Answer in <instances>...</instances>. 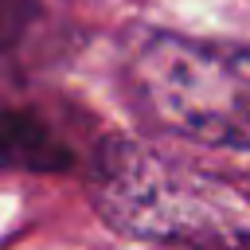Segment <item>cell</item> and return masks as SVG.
Segmentation results:
<instances>
[{
    "instance_id": "obj_1",
    "label": "cell",
    "mask_w": 250,
    "mask_h": 250,
    "mask_svg": "<svg viewBox=\"0 0 250 250\" xmlns=\"http://www.w3.org/2000/svg\"><path fill=\"white\" fill-rule=\"evenodd\" d=\"M90 199L125 238L176 250H250L246 188L180 152L105 137L90 160Z\"/></svg>"
},
{
    "instance_id": "obj_4",
    "label": "cell",
    "mask_w": 250,
    "mask_h": 250,
    "mask_svg": "<svg viewBox=\"0 0 250 250\" xmlns=\"http://www.w3.org/2000/svg\"><path fill=\"white\" fill-rule=\"evenodd\" d=\"M35 20H39V0H0V55L16 51Z\"/></svg>"
},
{
    "instance_id": "obj_3",
    "label": "cell",
    "mask_w": 250,
    "mask_h": 250,
    "mask_svg": "<svg viewBox=\"0 0 250 250\" xmlns=\"http://www.w3.org/2000/svg\"><path fill=\"white\" fill-rule=\"evenodd\" d=\"M86 160L74 137L35 105L0 102V172L20 176H66Z\"/></svg>"
},
{
    "instance_id": "obj_2",
    "label": "cell",
    "mask_w": 250,
    "mask_h": 250,
    "mask_svg": "<svg viewBox=\"0 0 250 250\" xmlns=\"http://www.w3.org/2000/svg\"><path fill=\"white\" fill-rule=\"evenodd\" d=\"M121 90L145 129L164 141L242 156L250 145V51L164 27H133L121 43Z\"/></svg>"
}]
</instances>
